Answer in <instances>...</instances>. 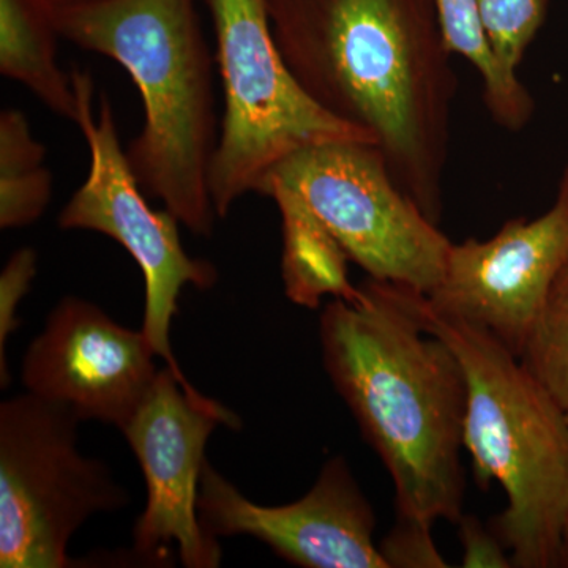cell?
Returning <instances> with one entry per match:
<instances>
[{"label":"cell","instance_id":"cell-1","mask_svg":"<svg viewBox=\"0 0 568 568\" xmlns=\"http://www.w3.org/2000/svg\"><path fill=\"white\" fill-rule=\"evenodd\" d=\"M302 88L376 141L388 173L439 224L458 78L435 0H267Z\"/></svg>","mask_w":568,"mask_h":568},{"label":"cell","instance_id":"cell-2","mask_svg":"<svg viewBox=\"0 0 568 568\" xmlns=\"http://www.w3.org/2000/svg\"><path fill=\"white\" fill-rule=\"evenodd\" d=\"M321 315L325 372L384 463L396 515L457 523L465 504L466 381L457 355L428 334L409 287L369 278Z\"/></svg>","mask_w":568,"mask_h":568},{"label":"cell","instance_id":"cell-3","mask_svg":"<svg viewBox=\"0 0 568 568\" xmlns=\"http://www.w3.org/2000/svg\"><path fill=\"white\" fill-rule=\"evenodd\" d=\"M54 18L63 40L118 62L136 84L144 123L125 151L141 189L190 233L212 235L222 121L196 0H108Z\"/></svg>","mask_w":568,"mask_h":568},{"label":"cell","instance_id":"cell-4","mask_svg":"<svg viewBox=\"0 0 568 568\" xmlns=\"http://www.w3.org/2000/svg\"><path fill=\"white\" fill-rule=\"evenodd\" d=\"M418 323L457 355L466 381L465 448L478 487L499 481L491 528L518 568L562 566L568 523V413L485 328L443 315L409 290Z\"/></svg>","mask_w":568,"mask_h":568},{"label":"cell","instance_id":"cell-5","mask_svg":"<svg viewBox=\"0 0 568 568\" xmlns=\"http://www.w3.org/2000/svg\"><path fill=\"white\" fill-rule=\"evenodd\" d=\"M215 32L223 118L211 171V194L224 219L245 194L293 156L331 142L376 141L339 121L306 93L287 65L267 0H204ZM377 148V145H376Z\"/></svg>","mask_w":568,"mask_h":568},{"label":"cell","instance_id":"cell-6","mask_svg":"<svg viewBox=\"0 0 568 568\" xmlns=\"http://www.w3.org/2000/svg\"><path fill=\"white\" fill-rule=\"evenodd\" d=\"M80 424L29 392L0 405V567H71L77 530L129 506L106 463L78 448Z\"/></svg>","mask_w":568,"mask_h":568},{"label":"cell","instance_id":"cell-7","mask_svg":"<svg viewBox=\"0 0 568 568\" xmlns=\"http://www.w3.org/2000/svg\"><path fill=\"white\" fill-rule=\"evenodd\" d=\"M293 196L369 278L429 295L452 242L402 192L375 144L331 142L294 153L265 178L261 196Z\"/></svg>","mask_w":568,"mask_h":568},{"label":"cell","instance_id":"cell-8","mask_svg":"<svg viewBox=\"0 0 568 568\" xmlns=\"http://www.w3.org/2000/svg\"><path fill=\"white\" fill-rule=\"evenodd\" d=\"M80 114L77 125L89 149V173L59 215L61 230L93 231L114 239L140 265L145 283L144 323L141 331L153 353L173 369L190 392L171 347V325L181 293L186 286L209 290L219 280L215 265L185 252L178 219L168 211H155L145 201L126 151L119 138L114 111L106 95L99 112L93 108V81L85 71L74 70Z\"/></svg>","mask_w":568,"mask_h":568},{"label":"cell","instance_id":"cell-9","mask_svg":"<svg viewBox=\"0 0 568 568\" xmlns=\"http://www.w3.org/2000/svg\"><path fill=\"white\" fill-rule=\"evenodd\" d=\"M219 425L237 429L241 420L215 399L190 392L164 366L121 429L148 487V503L133 526V556L142 566L170 562L173 545L185 567L222 566L219 538L205 532L197 514L205 446Z\"/></svg>","mask_w":568,"mask_h":568},{"label":"cell","instance_id":"cell-10","mask_svg":"<svg viewBox=\"0 0 568 568\" xmlns=\"http://www.w3.org/2000/svg\"><path fill=\"white\" fill-rule=\"evenodd\" d=\"M568 261V166L555 203L537 219L508 220L488 241L452 244L428 304L485 328L521 354L549 287Z\"/></svg>","mask_w":568,"mask_h":568},{"label":"cell","instance_id":"cell-11","mask_svg":"<svg viewBox=\"0 0 568 568\" xmlns=\"http://www.w3.org/2000/svg\"><path fill=\"white\" fill-rule=\"evenodd\" d=\"M144 332L123 327L99 305L67 295L22 361L26 392L73 410L81 422L122 429L155 386L160 369Z\"/></svg>","mask_w":568,"mask_h":568},{"label":"cell","instance_id":"cell-12","mask_svg":"<svg viewBox=\"0 0 568 568\" xmlns=\"http://www.w3.org/2000/svg\"><path fill=\"white\" fill-rule=\"evenodd\" d=\"M197 514L212 537H253L305 568H388L375 544L376 517L342 457L328 459L313 488L286 506L246 499L205 459Z\"/></svg>","mask_w":568,"mask_h":568},{"label":"cell","instance_id":"cell-13","mask_svg":"<svg viewBox=\"0 0 568 568\" xmlns=\"http://www.w3.org/2000/svg\"><path fill=\"white\" fill-rule=\"evenodd\" d=\"M59 39L54 10L44 0H0V73L77 123L80 104L73 74L59 62Z\"/></svg>","mask_w":568,"mask_h":568},{"label":"cell","instance_id":"cell-14","mask_svg":"<svg viewBox=\"0 0 568 568\" xmlns=\"http://www.w3.org/2000/svg\"><path fill=\"white\" fill-rule=\"evenodd\" d=\"M283 220V282L294 304L317 308L325 295L353 301L347 256L315 216L290 194L274 193Z\"/></svg>","mask_w":568,"mask_h":568},{"label":"cell","instance_id":"cell-15","mask_svg":"<svg viewBox=\"0 0 568 568\" xmlns=\"http://www.w3.org/2000/svg\"><path fill=\"white\" fill-rule=\"evenodd\" d=\"M435 9L447 51L463 55L480 74L493 121L508 132L525 129L536 103L518 74L508 73L497 59L477 0H435Z\"/></svg>","mask_w":568,"mask_h":568},{"label":"cell","instance_id":"cell-16","mask_svg":"<svg viewBox=\"0 0 568 568\" xmlns=\"http://www.w3.org/2000/svg\"><path fill=\"white\" fill-rule=\"evenodd\" d=\"M52 196L47 148L37 140L24 112H0V227L17 230L39 222Z\"/></svg>","mask_w":568,"mask_h":568},{"label":"cell","instance_id":"cell-17","mask_svg":"<svg viewBox=\"0 0 568 568\" xmlns=\"http://www.w3.org/2000/svg\"><path fill=\"white\" fill-rule=\"evenodd\" d=\"M519 361L568 410V261L549 287Z\"/></svg>","mask_w":568,"mask_h":568},{"label":"cell","instance_id":"cell-18","mask_svg":"<svg viewBox=\"0 0 568 568\" xmlns=\"http://www.w3.org/2000/svg\"><path fill=\"white\" fill-rule=\"evenodd\" d=\"M477 3L497 59L508 73L517 74L519 63L547 18L548 0H477Z\"/></svg>","mask_w":568,"mask_h":568},{"label":"cell","instance_id":"cell-19","mask_svg":"<svg viewBox=\"0 0 568 568\" xmlns=\"http://www.w3.org/2000/svg\"><path fill=\"white\" fill-rule=\"evenodd\" d=\"M37 261L39 256L36 250L26 246L11 254L9 263L0 275V381H2V387L10 384L6 357L7 343L18 327L17 312L36 278Z\"/></svg>","mask_w":568,"mask_h":568},{"label":"cell","instance_id":"cell-20","mask_svg":"<svg viewBox=\"0 0 568 568\" xmlns=\"http://www.w3.org/2000/svg\"><path fill=\"white\" fill-rule=\"evenodd\" d=\"M387 567L446 568L448 564L439 555L432 538V526L410 519H396V525L379 545Z\"/></svg>","mask_w":568,"mask_h":568},{"label":"cell","instance_id":"cell-21","mask_svg":"<svg viewBox=\"0 0 568 568\" xmlns=\"http://www.w3.org/2000/svg\"><path fill=\"white\" fill-rule=\"evenodd\" d=\"M463 547L462 567L510 568L514 567L508 549L495 530L481 525L480 519L463 515L457 523Z\"/></svg>","mask_w":568,"mask_h":568},{"label":"cell","instance_id":"cell-22","mask_svg":"<svg viewBox=\"0 0 568 568\" xmlns=\"http://www.w3.org/2000/svg\"><path fill=\"white\" fill-rule=\"evenodd\" d=\"M52 10L78 9V7L97 6L108 0H44Z\"/></svg>","mask_w":568,"mask_h":568},{"label":"cell","instance_id":"cell-23","mask_svg":"<svg viewBox=\"0 0 568 568\" xmlns=\"http://www.w3.org/2000/svg\"><path fill=\"white\" fill-rule=\"evenodd\" d=\"M568 413V410H567ZM562 566L568 567V523H567V529H566V547H564V555H562Z\"/></svg>","mask_w":568,"mask_h":568}]
</instances>
